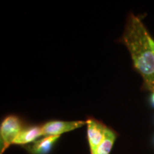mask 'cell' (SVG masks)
Here are the masks:
<instances>
[{"label": "cell", "instance_id": "1", "mask_svg": "<svg viewBox=\"0 0 154 154\" xmlns=\"http://www.w3.org/2000/svg\"><path fill=\"white\" fill-rule=\"evenodd\" d=\"M151 39L141 20L130 14L122 42L129 51L134 67L143 77L146 88L154 92V51Z\"/></svg>", "mask_w": 154, "mask_h": 154}, {"label": "cell", "instance_id": "2", "mask_svg": "<svg viewBox=\"0 0 154 154\" xmlns=\"http://www.w3.org/2000/svg\"><path fill=\"white\" fill-rule=\"evenodd\" d=\"M22 131L20 119L15 116H9L3 121L1 125V139L2 143V154L6 149L14 143L18 135Z\"/></svg>", "mask_w": 154, "mask_h": 154}, {"label": "cell", "instance_id": "3", "mask_svg": "<svg viewBox=\"0 0 154 154\" xmlns=\"http://www.w3.org/2000/svg\"><path fill=\"white\" fill-rule=\"evenodd\" d=\"M86 124V121H53L42 126V136H59L63 133L71 131L80 128Z\"/></svg>", "mask_w": 154, "mask_h": 154}, {"label": "cell", "instance_id": "4", "mask_svg": "<svg viewBox=\"0 0 154 154\" xmlns=\"http://www.w3.org/2000/svg\"><path fill=\"white\" fill-rule=\"evenodd\" d=\"M87 124V136L89 143L90 153L95 154L96 150L104 138L107 127L100 121L94 119L86 121Z\"/></svg>", "mask_w": 154, "mask_h": 154}, {"label": "cell", "instance_id": "5", "mask_svg": "<svg viewBox=\"0 0 154 154\" xmlns=\"http://www.w3.org/2000/svg\"><path fill=\"white\" fill-rule=\"evenodd\" d=\"M59 137V136H47L43 139L34 141L26 147V149L31 154H48Z\"/></svg>", "mask_w": 154, "mask_h": 154}, {"label": "cell", "instance_id": "6", "mask_svg": "<svg viewBox=\"0 0 154 154\" xmlns=\"http://www.w3.org/2000/svg\"><path fill=\"white\" fill-rule=\"evenodd\" d=\"M42 136V126H32L22 130L18 135L13 144L24 145L35 141L36 138Z\"/></svg>", "mask_w": 154, "mask_h": 154}, {"label": "cell", "instance_id": "7", "mask_svg": "<svg viewBox=\"0 0 154 154\" xmlns=\"http://www.w3.org/2000/svg\"><path fill=\"white\" fill-rule=\"evenodd\" d=\"M116 134L111 128H108L106 131L104 138L96 150L95 154H109L112 149L114 143Z\"/></svg>", "mask_w": 154, "mask_h": 154}, {"label": "cell", "instance_id": "8", "mask_svg": "<svg viewBox=\"0 0 154 154\" xmlns=\"http://www.w3.org/2000/svg\"><path fill=\"white\" fill-rule=\"evenodd\" d=\"M151 42L152 48H153V51H154V40L152 38H151Z\"/></svg>", "mask_w": 154, "mask_h": 154}, {"label": "cell", "instance_id": "9", "mask_svg": "<svg viewBox=\"0 0 154 154\" xmlns=\"http://www.w3.org/2000/svg\"><path fill=\"white\" fill-rule=\"evenodd\" d=\"M151 100H152V103H153V105L154 106V92H153V95H152Z\"/></svg>", "mask_w": 154, "mask_h": 154}]
</instances>
